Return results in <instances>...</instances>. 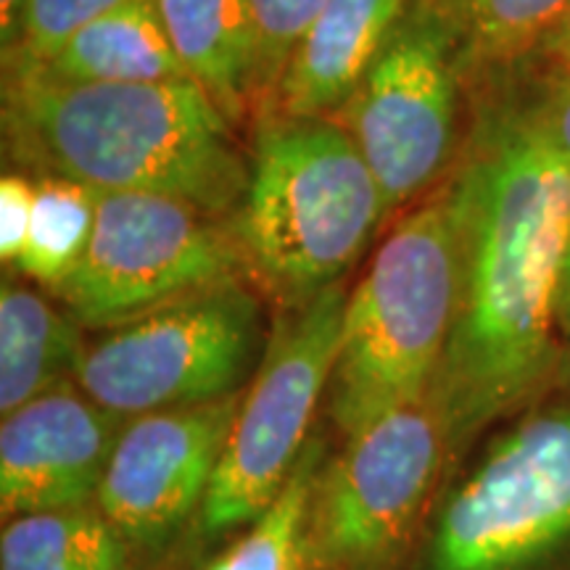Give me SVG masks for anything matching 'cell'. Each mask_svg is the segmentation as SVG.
<instances>
[{"instance_id":"6da1fadb","label":"cell","mask_w":570,"mask_h":570,"mask_svg":"<svg viewBox=\"0 0 570 570\" xmlns=\"http://www.w3.org/2000/svg\"><path fill=\"white\" fill-rule=\"evenodd\" d=\"M470 98L473 117L446 185L458 312L428 394L444 428L449 473L475 441L570 377L558 315L570 161L502 88L475 85Z\"/></svg>"},{"instance_id":"7a4b0ae2","label":"cell","mask_w":570,"mask_h":570,"mask_svg":"<svg viewBox=\"0 0 570 570\" xmlns=\"http://www.w3.org/2000/svg\"><path fill=\"white\" fill-rule=\"evenodd\" d=\"M233 127L194 80L69 82L30 63L3 67L13 159L101 194L180 198L230 223L252 173Z\"/></svg>"},{"instance_id":"3957f363","label":"cell","mask_w":570,"mask_h":570,"mask_svg":"<svg viewBox=\"0 0 570 570\" xmlns=\"http://www.w3.org/2000/svg\"><path fill=\"white\" fill-rule=\"evenodd\" d=\"M386 217L373 169L336 119H262L230 230L277 309L341 285Z\"/></svg>"},{"instance_id":"277c9868","label":"cell","mask_w":570,"mask_h":570,"mask_svg":"<svg viewBox=\"0 0 570 570\" xmlns=\"http://www.w3.org/2000/svg\"><path fill=\"white\" fill-rule=\"evenodd\" d=\"M458 312L446 185L399 223L346 298L327 412L346 439L425 402Z\"/></svg>"},{"instance_id":"5b68a950","label":"cell","mask_w":570,"mask_h":570,"mask_svg":"<svg viewBox=\"0 0 570 570\" xmlns=\"http://www.w3.org/2000/svg\"><path fill=\"white\" fill-rule=\"evenodd\" d=\"M415 570H570V377L446 475Z\"/></svg>"},{"instance_id":"8992f818","label":"cell","mask_w":570,"mask_h":570,"mask_svg":"<svg viewBox=\"0 0 570 570\" xmlns=\"http://www.w3.org/2000/svg\"><path fill=\"white\" fill-rule=\"evenodd\" d=\"M267 338L259 296L235 277L104 331L75 381L122 420L223 402L244 394Z\"/></svg>"},{"instance_id":"52a82bcc","label":"cell","mask_w":570,"mask_h":570,"mask_svg":"<svg viewBox=\"0 0 570 570\" xmlns=\"http://www.w3.org/2000/svg\"><path fill=\"white\" fill-rule=\"evenodd\" d=\"M468 77L444 0H412L352 98L333 119L381 185L386 214L454 173Z\"/></svg>"},{"instance_id":"ba28073f","label":"cell","mask_w":570,"mask_h":570,"mask_svg":"<svg viewBox=\"0 0 570 570\" xmlns=\"http://www.w3.org/2000/svg\"><path fill=\"white\" fill-rule=\"evenodd\" d=\"M346 298L333 285L302 306L277 309L198 518L204 537L240 533L283 494L331 386Z\"/></svg>"},{"instance_id":"9c48e42d","label":"cell","mask_w":570,"mask_h":570,"mask_svg":"<svg viewBox=\"0 0 570 570\" xmlns=\"http://www.w3.org/2000/svg\"><path fill=\"white\" fill-rule=\"evenodd\" d=\"M449 449L433 404L417 402L367 425L320 468L306 515L315 570H394L417 544Z\"/></svg>"},{"instance_id":"30bf717a","label":"cell","mask_w":570,"mask_h":570,"mask_svg":"<svg viewBox=\"0 0 570 570\" xmlns=\"http://www.w3.org/2000/svg\"><path fill=\"white\" fill-rule=\"evenodd\" d=\"M240 273L230 223L180 198L106 190L88 252L56 296L82 327L104 333Z\"/></svg>"},{"instance_id":"8fae6325","label":"cell","mask_w":570,"mask_h":570,"mask_svg":"<svg viewBox=\"0 0 570 570\" xmlns=\"http://www.w3.org/2000/svg\"><path fill=\"white\" fill-rule=\"evenodd\" d=\"M240 396L127 420L106 465L96 508L135 560L159 558L198 525Z\"/></svg>"},{"instance_id":"7c38bea8","label":"cell","mask_w":570,"mask_h":570,"mask_svg":"<svg viewBox=\"0 0 570 570\" xmlns=\"http://www.w3.org/2000/svg\"><path fill=\"white\" fill-rule=\"evenodd\" d=\"M127 420L96 404L77 381L21 404L0 423V515L96 504Z\"/></svg>"},{"instance_id":"4fadbf2b","label":"cell","mask_w":570,"mask_h":570,"mask_svg":"<svg viewBox=\"0 0 570 570\" xmlns=\"http://www.w3.org/2000/svg\"><path fill=\"white\" fill-rule=\"evenodd\" d=\"M412 0H327L291 53L275 90V114L333 117L386 46Z\"/></svg>"},{"instance_id":"5bb4252c","label":"cell","mask_w":570,"mask_h":570,"mask_svg":"<svg viewBox=\"0 0 570 570\" xmlns=\"http://www.w3.org/2000/svg\"><path fill=\"white\" fill-rule=\"evenodd\" d=\"M177 59L238 125L259 101V30L252 0H156Z\"/></svg>"},{"instance_id":"9a60e30c","label":"cell","mask_w":570,"mask_h":570,"mask_svg":"<svg viewBox=\"0 0 570 570\" xmlns=\"http://www.w3.org/2000/svg\"><path fill=\"white\" fill-rule=\"evenodd\" d=\"M80 323L27 285L0 288V415L77 377L88 344Z\"/></svg>"},{"instance_id":"2e32d148","label":"cell","mask_w":570,"mask_h":570,"mask_svg":"<svg viewBox=\"0 0 570 570\" xmlns=\"http://www.w3.org/2000/svg\"><path fill=\"white\" fill-rule=\"evenodd\" d=\"M30 67L69 82L156 85L190 80L164 30L156 0H130L119 6L63 42L51 61Z\"/></svg>"},{"instance_id":"e0dca14e","label":"cell","mask_w":570,"mask_h":570,"mask_svg":"<svg viewBox=\"0 0 570 570\" xmlns=\"http://www.w3.org/2000/svg\"><path fill=\"white\" fill-rule=\"evenodd\" d=\"M138 560L96 504L6 520L0 570H135Z\"/></svg>"},{"instance_id":"ac0fdd59","label":"cell","mask_w":570,"mask_h":570,"mask_svg":"<svg viewBox=\"0 0 570 570\" xmlns=\"http://www.w3.org/2000/svg\"><path fill=\"white\" fill-rule=\"evenodd\" d=\"M460 35L468 88L510 75L541 51L568 0H444Z\"/></svg>"},{"instance_id":"d6986e66","label":"cell","mask_w":570,"mask_h":570,"mask_svg":"<svg viewBox=\"0 0 570 570\" xmlns=\"http://www.w3.org/2000/svg\"><path fill=\"white\" fill-rule=\"evenodd\" d=\"M323 462V439L312 436L273 508L240 531L233 544L202 570H315L306 541V515Z\"/></svg>"},{"instance_id":"ffe728a7","label":"cell","mask_w":570,"mask_h":570,"mask_svg":"<svg viewBox=\"0 0 570 570\" xmlns=\"http://www.w3.org/2000/svg\"><path fill=\"white\" fill-rule=\"evenodd\" d=\"M98 194L90 185L61 175H42L27 248L17 269L53 294L80 267L98 217Z\"/></svg>"},{"instance_id":"44dd1931","label":"cell","mask_w":570,"mask_h":570,"mask_svg":"<svg viewBox=\"0 0 570 570\" xmlns=\"http://www.w3.org/2000/svg\"><path fill=\"white\" fill-rule=\"evenodd\" d=\"M497 85L508 92L518 111L554 151L570 161V69L531 59L510 75L481 82Z\"/></svg>"},{"instance_id":"7402d4cb","label":"cell","mask_w":570,"mask_h":570,"mask_svg":"<svg viewBox=\"0 0 570 570\" xmlns=\"http://www.w3.org/2000/svg\"><path fill=\"white\" fill-rule=\"evenodd\" d=\"M125 3L130 0H30L19 42L11 53L3 56V67L48 63L61 51L63 42Z\"/></svg>"},{"instance_id":"603a6c76","label":"cell","mask_w":570,"mask_h":570,"mask_svg":"<svg viewBox=\"0 0 570 570\" xmlns=\"http://www.w3.org/2000/svg\"><path fill=\"white\" fill-rule=\"evenodd\" d=\"M327 0H252L259 30V101H273L296 42Z\"/></svg>"},{"instance_id":"cb8c5ba5","label":"cell","mask_w":570,"mask_h":570,"mask_svg":"<svg viewBox=\"0 0 570 570\" xmlns=\"http://www.w3.org/2000/svg\"><path fill=\"white\" fill-rule=\"evenodd\" d=\"M38 183L19 173L0 177V259L17 267L30 238Z\"/></svg>"},{"instance_id":"d4e9b609","label":"cell","mask_w":570,"mask_h":570,"mask_svg":"<svg viewBox=\"0 0 570 570\" xmlns=\"http://www.w3.org/2000/svg\"><path fill=\"white\" fill-rule=\"evenodd\" d=\"M533 59L550 61V63H558V67L570 69V0L566 11H562L558 27H554L552 35L547 38L544 46H541V51L533 56Z\"/></svg>"},{"instance_id":"484cf974","label":"cell","mask_w":570,"mask_h":570,"mask_svg":"<svg viewBox=\"0 0 570 570\" xmlns=\"http://www.w3.org/2000/svg\"><path fill=\"white\" fill-rule=\"evenodd\" d=\"M27 3L30 0H0V48H3V56L17 48Z\"/></svg>"},{"instance_id":"4316f807","label":"cell","mask_w":570,"mask_h":570,"mask_svg":"<svg viewBox=\"0 0 570 570\" xmlns=\"http://www.w3.org/2000/svg\"><path fill=\"white\" fill-rule=\"evenodd\" d=\"M558 315H560L562 341H566V346H568V352H570V230H568V240H566V254H562Z\"/></svg>"}]
</instances>
